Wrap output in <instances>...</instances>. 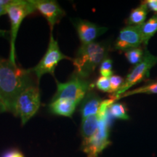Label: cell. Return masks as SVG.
Segmentation results:
<instances>
[{
  "label": "cell",
  "mask_w": 157,
  "mask_h": 157,
  "mask_svg": "<svg viewBox=\"0 0 157 157\" xmlns=\"http://www.w3.org/2000/svg\"><path fill=\"white\" fill-rule=\"evenodd\" d=\"M32 69H23L9 59L0 57V101L13 113L15 101L23 90L34 85Z\"/></svg>",
  "instance_id": "cell-1"
},
{
  "label": "cell",
  "mask_w": 157,
  "mask_h": 157,
  "mask_svg": "<svg viewBox=\"0 0 157 157\" xmlns=\"http://www.w3.org/2000/svg\"><path fill=\"white\" fill-rule=\"evenodd\" d=\"M109 48L105 42L90 43L78 48L73 60L76 74L82 78H87L95 71V68L107 58Z\"/></svg>",
  "instance_id": "cell-2"
},
{
  "label": "cell",
  "mask_w": 157,
  "mask_h": 157,
  "mask_svg": "<svg viewBox=\"0 0 157 157\" xmlns=\"http://www.w3.org/2000/svg\"><path fill=\"white\" fill-rule=\"evenodd\" d=\"M34 6L31 0H13L10 1L6 7V14L8 15L11 23L10 29V50L9 60L13 63H15V41L21 23L25 17L35 12Z\"/></svg>",
  "instance_id": "cell-3"
},
{
  "label": "cell",
  "mask_w": 157,
  "mask_h": 157,
  "mask_svg": "<svg viewBox=\"0 0 157 157\" xmlns=\"http://www.w3.org/2000/svg\"><path fill=\"white\" fill-rule=\"evenodd\" d=\"M41 97L39 89L32 85L23 90L15 101L13 113L20 117L21 124L24 125L36 114L40 107Z\"/></svg>",
  "instance_id": "cell-4"
},
{
  "label": "cell",
  "mask_w": 157,
  "mask_h": 157,
  "mask_svg": "<svg viewBox=\"0 0 157 157\" xmlns=\"http://www.w3.org/2000/svg\"><path fill=\"white\" fill-rule=\"evenodd\" d=\"M156 64L157 56H154L146 49L144 50V56L142 60L138 64H137L132 71L127 76L123 85L117 93L111 95V98H113L115 101H117V98L128 91L129 88L140 83L145 78H148L150 76L151 69Z\"/></svg>",
  "instance_id": "cell-5"
},
{
  "label": "cell",
  "mask_w": 157,
  "mask_h": 157,
  "mask_svg": "<svg viewBox=\"0 0 157 157\" xmlns=\"http://www.w3.org/2000/svg\"><path fill=\"white\" fill-rule=\"evenodd\" d=\"M90 82L76 74L65 83L57 82V90L52 100L66 98L71 100L78 105L90 90Z\"/></svg>",
  "instance_id": "cell-6"
},
{
  "label": "cell",
  "mask_w": 157,
  "mask_h": 157,
  "mask_svg": "<svg viewBox=\"0 0 157 157\" xmlns=\"http://www.w3.org/2000/svg\"><path fill=\"white\" fill-rule=\"evenodd\" d=\"M111 115L99 118V124L97 132L93 137L83 140L82 150L87 157H98V154L103 151L111 143L109 140V127Z\"/></svg>",
  "instance_id": "cell-7"
},
{
  "label": "cell",
  "mask_w": 157,
  "mask_h": 157,
  "mask_svg": "<svg viewBox=\"0 0 157 157\" xmlns=\"http://www.w3.org/2000/svg\"><path fill=\"white\" fill-rule=\"evenodd\" d=\"M63 59L71 60L70 58L62 53L59 48L58 41L54 39L52 33H51L50 42L46 53L39 63L32 69L36 76L37 79L39 81L41 77L46 74H51L53 75L55 69L58 63Z\"/></svg>",
  "instance_id": "cell-8"
},
{
  "label": "cell",
  "mask_w": 157,
  "mask_h": 157,
  "mask_svg": "<svg viewBox=\"0 0 157 157\" xmlns=\"http://www.w3.org/2000/svg\"><path fill=\"white\" fill-rule=\"evenodd\" d=\"M141 44H143L141 25H128L120 31L114 48L117 50L127 52L131 49L139 48Z\"/></svg>",
  "instance_id": "cell-9"
},
{
  "label": "cell",
  "mask_w": 157,
  "mask_h": 157,
  "mask_svg": "<svg viewBox=\"0 0 157 157\" xmlns=\"http://www.w3.org/2000/svg\"><path fill=\"white\" fill-rule=\"evenodd\" d=\"M31 2L36 10H38L46 18L52 30L54 25L66 15L65 11L56 1L31 0Z\"/></svg>",
  "instance_id": "cell-10"
},
{
  "label": "cell",
  "mask_w": 157,
  "mask_h": 157,
  "mask_svg": "<svg viewBox=\"0 0 157 157\" xmlns=\"http://www.w3.org/2000/svg\"><path fill=\"white\" fill-rule=\"evenodd\" d=\"M82 44H89L95 42L96 38L106 32L108 28L102 27L85 20L76 19L73 21Z\"/></svg>",
  "instance_id": "cell-11"
},
{
  "label": "cell",
  "mask_w": 157,
  "mask_h": 157,
  "mask_svg": "<svg viewBox=\"0 0 157 157\" xmlns=\"http://www.w3.org/2000/svg\"><path fill=\"white\" fill-rule=\"evenodd\" d=\"M103 100L93 90H90L83 101L81 102L80 112H81L82 119L96 115L101 106Z\"/></svg>",
  "instance_id": "cell-12"
},
{
  "label": "cell",
  "mask_w": 157,
  "mask_h": 157,
  "mask_svg": "<svg viewBox=\"0 0 157 157\" xmlns=\"http://www.w3.org/2000/svg\"><path fill=\"white\" fill-rule=\"evenodd\" d=\"M77 104L75 102L66 98L52 100L49 104V110L52 113L63 117H71L75 111Z\"/></svg>",
  "instance_id": "cell-13"
},
{
  "label": "cell",
  "mask_w": 157,
  "mask_h": 157,
  "mask_svg": "<svg viewBox=\"0 0 157 157\" xmlns=\"http://www.w3.org/2000/svg\"><path fill=\"white\" fill-rule=\"evenodd\" d=\"M99 124V118L98 115L90 116V117L82 119L81 126V135L84 140H88L92 137L97 132Z\"/></svg>",
  "instance_id": "cell-14"
},
{
  "label": "cell",
  "mask_w": 157,
  "mask_h": 157,
  "mask_svg": "<svg viewBox=\"0 0 157 157\" xmlns=\"http://www.w3.org/2000/svg\"><path fill=\"white\" fill-rule=\"evenodd\" d=\"M148 7L145 2L133 9L127 19L128 25H142L145 23L148 13Z\"/></svg>",
  "instance_id": "cell-15"
},
{
  "label": "cell",
  "mask_w": 157,
  "mask_h": 157,
  "mask_svg": "<svg viewBox=\"0 0 157 157\" xmlns=\"http://www.w3.org/2000/svg\"><path fill=\"white\" fill-rule=\"evenodd\" d=\"M141 32L143 39V44L147 45L149 40L157 32V13L151 17L146 22L141 25Z\"/></svg>",
  "instance_id": "cell-16"
},
{
  "label": "cell",
  "mask_w": 157,
  "mask_h": 157,
  "mask_svg": "<svg viewBox=\"0 0 157 157\" xmlns=\"http://www.w3.org/2000/svg\"><path fill=\"white\" fill-rule=\"evenodd\" d=\"M137 94H147V95L157 94V81L145 84V85L141 86V87L136 88V89H134L132 90H128L126 93H124L123 95L119 96L117 98V101L122 98L129 97V96L137 95Z\"/></svg>",
  "instance_id": "cell-17"
},
{
  "label": "cell",
  "mask_w": 157,
  "mask_h": 157,
  "mask_svg": "<svg viewBox=\"0 0 157 157\" xmlns=\"http://www.w3.org/2000/svg\"><path fill=\"white\" fill-rule=\"evenodd\" d=\"M109 114L111 117L121 120H129V117L127 109L124 104L121 103H113L109 108Z\"/></svg>",
  "instance_id": "cell-18"
},
{
  "label": "cell",
  "mask_w": 157,
  "mask_h": 157,
  "mask_svg": "<svg viewBox=\"0 0 157 157\" xmlns=\"http://www.w3.org/2000/svg\"><path fill=\"white\" fill-rule=\"evenodd\" d=\"M143 56H144V50L139 48L131 49L125 52V57L127 60H128L129 63L135 65V66H136L142 60Z\"/></svg>",
  "instance_id": "cell-19"
},
{
  "label": "cell",
  "mask_w": 157,
  "mask_h": 157,
  "mask_svg": "<svg viewBox=\"0 0 157 157\" xmlns=\"http://www.w3.org/2000/svg\"><path fill=\"white\" fill-rule=\"evenodd\" d=\"M112 60L109 58H105L100 66V73L101 76L110 78L113 75Z\"/></svg>",
  "instance_id": "cell-20"
},
{
  "label": "cell",
  "mask_w": 157,
  "mask_h": 157,
  "mask_svg": "<svg viewBox=\"0 0 157 157\" xmlns=\"http://www.w3.org/2000/svg\"><path fill=\"white\" fill-rule=\"evenodd\" d=\"M110 84H111V93L114 94L123 85L124 79L120 76L112 75L109 78Z\"/></svg>",
  "instance_id": "cell-21"
},
{
  "label": "cell",
  "mask_w": 157,
  "mask_h": 157,
  "mask_svg": "<svg viewBox=\"0 0 157 157\" xmlns=\"http://www.w3.org/2000/svg\"><path fill=\"white\" fill-rule=\"evenodd\" d=\"M95 85L98 89L101 91L111 93V84H110L109 78L101 76L100 78H98Z\"/></svg>",
  "instance_id": "cell-22"
},
{
  "label": "cell",
  "mask_w": 157,
  "mask_h": 157,
  "mask_svg": "<svg viewBox=\"0 0 157 157\" xmlns=\"http://www.w3.org/2000/svg\"><path fill=\"white\" fill-rule=\"evenodd\" d=\"M2 157H24L23 154L17 149H13L5 152Z\"/></svg>",
  "instance_id": "cell-23"
},
{
  "label": "cell",
  "mask_w": 157,
  "mask_h": 157,
  "mask_svg": "<svg viewBox=\"0 0 157 157\" xmlns=\"http://www.w3.org/2000/svg\"><path fill=\"white\" fill-rule=\"evenodd\" d=\"M10 2V0H0V16L4 14H6V7ZM5 31L0 30V35H4Z\"/></svg>",
  "instance_id": "cell-24"
},
{
  "label": "cell",
  "mask_w": 157,
  "mask_h": 157,
  "mask_svg": "<svg viewBox=\"0 0 157 157\" xmlns=\"http://www.w3.org/2000/svg\"><path fill=\"white\" fill-rule=\"evenodd\" d=\"M144 2L148 6L149 10L157 13V0H147Z\"/></svg>",
  "instance_id": "cell-25"
},
{
  "label": "cell",
  "mask_w": 157,
  "mask_h": 157,
  "mask_svg": "<svg viewBox=\"0 0 157 157\" xmlns=\"http://www.w3.org/2000/svg\"><path fill=\"white\" fill-rule=\"evenodd\" d=\"M4 112H7V109H6L5 105H3V103L0 101V113H4Z\"/></svg>",
  "instance_id": "cell-26"
}]
</instances>
